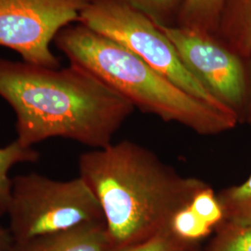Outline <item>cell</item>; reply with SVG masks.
Wrapping results in <instances>:
<instances>
[{
  "label": "cell",
  "mask_w": 251,
  "mask_h": 251,
  "mask_svg": "<svg viewBox=\"0 0 251 251\" xmlns=\"http://www.w3.org/2000/svg\"><path fill=\"white\" fill-rule=\"evenodd\" d=\"M0 97L16 116V141L32 148L63 138L92 149L113 138L134 106L87 70L50 68L0 58Z\"/></svg>",
  "instance_id": "6da1fadb"
},
{
  "label": "cell",
  "mask_w": 251,
  "mask_h": 251,
  "mask_svg": "<svg viewBox=\"0 0 251 251\" xmlns=\"http://www.w3.org/2000/svg\"><path fill=\"white\" fill-rule=\"evenodd\" d=\"M78 170L99 201L114 247L170 231L174 215L209 186L127 140L82 153Z\"/></svg>",
  "instance_id": "7a4b0ae2"
},
{
  "label": "cell",
  "mask_w": 251,
  "mask_h": 251,
  "mask_svg": "<svg viewBox=\"0 0 251 251\" xmlns=\"http://www.w3.org/2000/svg\"><path fill=\"white\" fill-rule=\"evenodd\" d=\"M54 43L69 63L92 74L143 113L202 136L224 133L239 123L233 114L191 96L123 46L79 23L63 28Z\"/></svg>",
  "instance_id": "3957f363"
},
{
  "label": "cell",
  "mask_w": 251,
  "mask_h": 251,
  "mask_svg": "<svg viewBox=\"0 0 251 251\" xmlns=\"http://www.w3.org/2000/svg\"><path fill=\"white\" fill-rule=\"evenodd\" d=\"M7 214L14 243L104 221L99 201L82 178L56 180L37 173L12 179Z\"/></svg>",
  "instance_id": "277c9868"
},
{
  "label": "cell",
  "mask_w": 251,
  "mask_h": 251,
  "mask_svg": "<svg viewBox=\"0 0 251 251\" xmlns=\"http://www.w3.org/2000/svg\"><path fill=\"white\" fill-rule=\"evenodd\" d=\"M77 23L123 46L191 96L234 115L189 72L168 36L142 13L118 0H90Z\"/></svg>",
  "instance_id": "5b68a950"
},
{
  "label": "cell",
  "mask_w": 251,
  "mask_h": 251,
  "mask_svg": "<svg viewBox=\"0 0 251 251\" xmlns=\"http://www.w3.org/2000/svg\"><path fill=\"white\" fill-rule=\"evenodd\" d=\"M157 27L189 72L239 123H245L251 101V64L215 35L178 25Z\"/></svg>",
  "instance_id": "8992f818"
},
{
  "label": "cell",
  "mask_w": 251,
  "mask_h": 251,
  "mask_svg": "<svg viewBox=\"0 0 251 251\" xmlns=\"http://www.w3.org/2000/svg\"><path fill=\"white\" fill-rule=\"evenodd\" d=\"M90 0H0V46L25 63L60 68L50 50L58 33L77 23Z\"/></svg>",
  "instance_id": "52a82bcc"
},
{
  "label": "cell",
  "mask_w": 251,
  "mask_h": 251,
  "mask_svg": "<svg viewBox=\"0 0 251 251\" xmlns=\"http://www.w3.org/2000/svg\"><path fill=\"white\" fill-rule=\"evenodd\" d=\"M113 247L104 221L92 222L25 242L13 243L9 251H106Z\"/></svg>",
  "instance_id": "ba28073f"
},
{
  "label": "cell",
  "mask_w": 251,
  "mask_h": 251,
  "mask_svg": "<svg viewBox=\"0 0 251 251\" xmlns=\"http://www.w3.org/2000/svg\"><path fill=\"white\" fill-rule=\"evenodd\" d=\"M215 36L251 64V0H225ZM245 123L251 126V101Z\"/></svg>",
  "instance_id": "9c48e42d"
},
{
  "label": "cell",
  "mask_w": 251,
  "mask_h": 251,
  "mask_svg": "<svg viewBox=\"0 0 251 251\" xmlns=\"http://www.w3.org/2000/svg\"><path fill=\"white\" fill-rule=\"evenodd\" d=\"M225 0H187L177 25L215 35Z\"/></svg>",
  "instance_id": "30bf717a"
},
{
  "label": "cell",
  "mask_w": 251,
  "mask_h": 251,
  "mask_svg": "<svg viewBox=\"0 0 251 251\" xmlns=\"http://www.w3.org/2000/svg\"><path fill=\"white\" fill-rule=\"evenodd\" d=\"M39 153L34 148H25L15 140L8 146L0 147V217L7 214L12 179L10 170L20 163H34Z\"/></svg>",
  "instance_id": "8fae6325"
},
{
  "label": "cell",
  "mask_w": 251,
  "mask_h": 251,
  "mask_svg": "<svg viewBox=\"0 0 251 251\" xmlns=\"http://www.w3.org/2000/svg\"><path fill=\"white\" fill-rule=\"evenodd\" d=\"M217 198L225 221L236 225H251V174L241 184L221 190Z\"/></svg>",
  "instance_id": "7c38bea8"
},
{
  "label": "cell",
  "mask_w": 251,
  "mask_h": 251,
  "mask_svg": "<svg viewBox=\"0 0 251 251\" xmlns=\"http://www.w3.org/2000/svg\"><path fill=\"white\" fill-rule=\"evenodd\" d=\"M142 13L156 26L177 25L179 13L187 0H118Z\"/></svg>",
  "instance_id": "4fadbf2b"
},
{
  "label": "cell",
  "mask_w": 251,
  "mask_h": 251,
  "mask_svg": "<svg viewBox=\"0 0 251 251\" xmlns=\"http://www.w3.org/2000/svg\"><path fill=\"white\" fill-rule=\"evenodd\" d=\"M215 234L206 251H251V225L223 221L214 227Z\"/></svg>",
  "instance_id": "5bb4252c"
},
{
  "label": "cell",
  "mask_w": 251,
  "mask_h": 251,
  "mask_svg": "<svg viewBox=\"0 0 251 251\" xmlns=\"http://www.w3.org/2000/svg\"><path fill=\"white\" fill-rule=\"evenodd\" d=\"M171 230L183 241L196 243L206 238L213 232V228L206 225L189 206L178 211L171 221Z\"/></svg>",
  "instance_id": "9a60e30c"
},
{
  "label": "cell",
  "mask_w": 251,
  "mask_h": 251,
  "mask_svg": "<svg viewBox=\"0 0 251 251\" xmlns=\"http://www.w3.org/2000/svg\"><path fill=\"white\" fill-rule=\"evenodd\" d=\"M198 244L181 240L170 230L143 242L112 247L106 251H197Z\"/></svg>",
  "instance_id": "2e32d148"
},
{
  "label": "cell",
  "mask_w": 251,
  "mask_h": 251,
  "mask_svg": "<svg viewBox=\"0 0 251 251\" xmlns=\"http://www.w3.org/2000/svg\"><path fill=\"white\" fill-rule=\"evenodd\" d=\"M190 206L202 221L213 229L216 225L224 221L222 206L218 201L217 195L210 186L198 194Z\"/></svg>",
  "instance_id": "e0dca14e"
},
{
  "label": "cell",
  "mask_w": 251,
  "mask_h": 251,
  "mask_svg": "<svg viewBox=\"0 0 251 251\" xmlns=\"http://www.w3.org/2000/svg\"><path fill=\"white\" fill-rule=\"evenodd\" d=\"M12 236L9 231L0 226V251H9L13 245Z\"/></svg>",
  "instance_id": "ac0fdd59"
},
{
  "label": "cell",
  "mask_w": 251,
  "mask_h": 251,
  "mask_svg": "<svg viewBox=\"0 0 251 251\" xmlns=\"http://www.w3.org/2000/svg\"></svg>",
  "instance_id": "d6986e66"
}]
</instances>
